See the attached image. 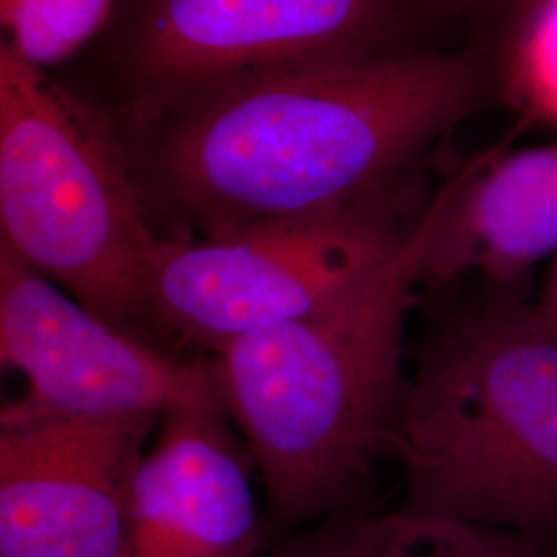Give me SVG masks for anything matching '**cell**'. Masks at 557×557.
<instances>
[{"label": "cell", "mask_w": 557, "mask_h": 557, "mask_svg": "<svg viewBox=\"0 0 557 557\" xmlns=\"http://www.w3.org/2000/svg\"><path fill=\"white\" fill-rule=\"evenodd\" d=\"M160 418L0 411V557H120L133 479Z\"/></svg>", "instance_id": "cell-8"}, {"label": "cell", "mask_w": 557, "mask_h": 557, "mask_svg": "<svg viewBox=\"0 0 557 557\" xmlns=\"http://www.w3.org/2000/svg\"><path fill=\"white\" fill-rule=\"evenodd\" d=\"M502 103L518 114L517 135L557 126V0L543 4L499 57Z\"/></svg>", "instance_id": "cell-13"}, {"label": "cell", "mask_w": 557, "mask_h": 557, "mask_svg": "<svg viewBox=\"0 0 557 557\" xmlns=\"http://www.w3.org/2000/svg\"><path fill=\"white\" fill-rule=\"evenodd\" d=\"M0 359L27 382L2 409L62 419L161 418L221 405L211 358L184 356L94 314L0 242Z\"/></svg>", "instance_id": "cell-7"}, {"label": "cell", "mask_w": 557, "mask_h": 557, "mask_svg": "<svg viewBox=\"0 0 557 557\" xmlns=\"http://www.w3.org/2000/svg\"><path fill=\"white\" fill-rule=\"evenodd\" d=\"M529 324L539 335L557 338V257L537 296L529 301Z\"/></svg>", "instance_id": "cell-15"}, {"label": "cell", "mask_w": 557, "mask_h": 557, "mask_svg": "<svg viewBox=\"0 0 557 557\" xmlns=\"http://www.w3.org/2000/svg\"><path fill=\"white\" fill-rule=\"evenodd\" d=\"M529 283L478 287L425 335L397 442L403 508L557 545V338Z\"/></svg>", "instance_id": "cell-3"}, {"label": "cell", "mask_w": 557, "mask_h": 557, "mask_svg": "<svg viewBox=\"0 0 557 557\" xmlns=\"http://www.w3.org/2000/svg\"><path fill=\"white\" fill-rule=\"evenodd\" d=\"M496 103L499 57L469 44L248 81L143 114L94 110L156 236L202 239L366 209H423L421 180L438 147Z\"/></svg>", "instance_id": "cell-1"}, {"label": "cell", "mask_w": 557, "mask_h": 557, "mask_svg": "<svg viewBox=\"0 0 557 557\" xmlns=\"http://www.w3.org/2000/svg\"><path fill=\"white\" fill-rule=\"evenodd\" d=\"M119 0H0L2 44L46 73H59L96 40Z\"/></svg>", "instance_id": "cell-12"}, {"label": "cell", "mask_w": 557, "mask_h": 557, "mask_svg": "<svg viewBox=\"0 0 557 557\" xmlns=\"http://www.w3.org/2000/svg\"><path fill=\"white\" fill-rule=\"evenodd\" d=\"M133 479L120 557H269L257 465L221 405L161 413Z\"/></svg>", "instance_id": "cell-9"}, {"label": "cell", "mask_w": 557, "mask_h": 557, "mask_svg": "<svg viewBox=\"0 0 557 557\" xmlns=\"http://www.w3.org/2000/svg\"><path fill=\"white\" fill-rule=\"evenodd\" d=\"M475 36L473 44L502 57L522 25L552 0H471Z\"/></svg>", "instance_id": "cell-14"}, {"label": "cell", "mask_w": 557, "mask_h": 557, "mask_svg": "<svg viewBox=\"0 0 557 557\" xmlns=\"http://www.w3.org/2000/svg\"><path fill=\"white\" fill-rule=\"evenodd\" d=\"M423 209H366L220 238H160L149 269L153 312L176 345L213 356L236 338L354 296L397 255Z\"/></svg>", "instance_id": "cell-6"}, {"label": "cell", "mask_w": 557, "mask_h": 557, "mask_svg": "<svg viewBox=\"0 0 557 557\" xmlns=\"http://www.w3.org/2000/svg\"><path fill=\"white\" fill-rule=\"evenodd\" d=\"M425 209L397 255L354 296L209 356L221 407L257 465L278 537L368 508L380 462L397 457Z\"/></svg>", "instance_id": "cell-2"}, {"label": "cell", "mask_w": 557, "mask_h": 557, "mask_svg": "<svg viewBox=\"0 0 557 557\" xmlns=\"http://www.w3.org/2000/svg\"><path fill=\"white\" fill-rule=\"evenodd\" d=\"M471 0H119L54 77L101 114H143L248 81L455 52Z\"/></svg>", "instance_id": "cell-4"}, {"label": "cell", "mask_w": 557, "mask_h": 557, "mask_svg": "<svg viewBox=\"0 0 557 557\" xmlns=\"http://www.w3.org/2000/svg\"><path fill=\"white\" fill-rule=\"evenodd\" d=\"M421 283L520 285L557 257V143H508L458 165L428 200Z\"/></svg>", "instance_id": "cell-10"}, {"label": "cell", "mask_w": 557, "mask_h": 557, "mask_svg": "<svg viewBox=\"0 0 557 557\" xmlns=\"http://www.w3.org/2000/svg\"><path fill=\"white\" fill-rule=\"evenodd\" d=\"M0 242L122 331L180 351L149 298L160 238L100 116L0 44Z\"/></svg>", "instance_id": "cell-5"}, {"label": "cell", "mask_w": 557, "mask_h": 557, "mask_svg": "<svg viewBox=\"0 0 557 557\" xmlns=\"http://www.w3.org/2000/svg\"><path fill=\"white\" fill-rule=\"evenodd\" d=\"M269 557H557V545L403 506H368L278 537Z\"/></svg>", "instance_id": "cell-11"}]
</instances>
